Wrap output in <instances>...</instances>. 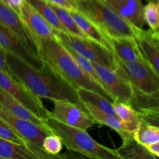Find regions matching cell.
Masks as SVG:
<instances>
[{"label":"cell","mask_w":159,"mask_h":159,"mask_svg":"<svg viewBox=\"0 0 159 159\" xmlns=\"http://www.w3.org/2000/svg\"><path fill=\"white\" fill-rule=\"evenodd\" d=\"M6 61L12 75L39 98L69 101L85 110L76 90L44 62L36 68L11 53H6Z\"/></svg>","instance_id":"6da1fadb"},{"label":"cell","mask_w":159,"mask_h":159,"mask_svg":"<svg viewBox=\"0 0 159 159\" xmlns=\"http://www.w3.org/2000/svg\"><path fill=\"white\" fill-rule=\"evenodd\" d=\"M39 57L75 90L84 88L99 93L113 103L114 98L95 82L76 62L68 50L55 37L35 39Z\"/></svg>","instance_id":"7a4b0ae2"},{"label":"cell","mask_w":159,"mask_h":159,"mask_svg":"<svg viewBox=\"0 0 159 159\" xmlns=\"http://www.w3.org/2000/svg\"><path fill=\"white\" fill-rule=\"evenodd\" d=\"M43 121L53 134L60 137L64 145L69 150L93 159H121L116 150L98 143L86 130L66 125L51 117Z\"/></svg>","instance_id":"3957f363"},{"label":"cell","mask_w":159,"mask_h":159,"mask_svg":"<svg viewBox=\"0 0 159 159\" xmlns=\"http://www.w3.org/2000/svg\"><path fill=\"white\" fill-rule=\"evenodd\" d=\"M78 9L93 20L108 37H134L140 29L127 23L106 0H78Z\"/></svg>","instance_id":"277c9868"},{"label":"cell","mask_w":159,"mask_h":159,"mask_svg":"<svg viewBox=\"0 0 159 159\" xmlns=\"http://www.w3.org/2000/svg\"><path fill=\"white\" fill-rule=\"evenodd\" d=\"M54 33V37L62 44L68 47L91 61L106 65L113 70L116 68V56L112 50L107 47L88 37L84 38L56 30Z\"/></svg>","instance_id":"5b68a950"},{"label":"cell","mask_w":159,"mask_h":159,"mask_svg":"<svg viewBox=\"0 0 159 159\" xmlns=\"http://www.w3.org/2000/svg\"><path fill=\"white\" fill-rule=\"evenodd\" d=\"M115 71L140 91L146 93L159 91V75L145 61H124L116 58Z\"/></svg>","instance_id":"8992f818"},{"label":"cell","mask_w":159,"mask_h":159,"mask_svg":"<svg viewBox=\"0 0 159 159\" xmlns=\"http://www.w3.org/2000/svg\"><path fill=\"white\" fill-rule=\"evenodd\" d=\"M0 88L26 107L42 120L49 117L48 112L40 98L34 95L18 79L0 70Z\"/></svg>","instance_id":"52a82bcc"},{"label":"cell","mask_w":159,"mask_h":159,"mask_svg":"<svg viewBox=\"0 0 159 159\" xmlns=\"http://www.w3.org/2000/svg\"><path fill=\"white\" fill-rule=\"evenodd\" d=\"M54 108L48 112L49 117L76 128L87 130L96 122L85 110L67 100H54Z\"/></svg>","instance_id":"ba28073f"},{"label":"cell","mask_w":159,"mask_h":159,"mask_svg":"<svg viewBox=\"0 0 159 159\" xmlns=\"http://www.w3.org/2000/svg\"><path fill=\"white\" fill-rule=\"evenodd\" d=\"M0 117L6 120L29 144L40 148L43 149L42 144L45 137L53 134L50 129L38 125L28 120L14 116L1 105Z\"/></svg>","instance_id":"9c48e42d"},{"label":"cell","mask_w":159,"mask_h":159,"mask_svg":"<svg viewBox=\"0 0 159 159\" xmlns=\"http://www.w3.org/2000/svg\"><path fill=\"white\" fill-rule=\"evenodd\" d=\"M93 64L105 88L113 96L116 102L130 104L134 92L131 84L115 70L96 62H93Z\"/></svg>","instance_id":"30bf717a"},{"label":"cell","mask_w":159,"mask_h":159,"mask_svg":"<svg viewBox=\"0 0 159 159\" xmlns=\"http://www.w3.org/2000/svg\"><path fill=\"white\" fill-rule=\"evenodd\" d=\"M0 23L16 36L33 53L38 55L34 37L20 19L19 14L0 0Z\"/></svg>","instance_id":"8fae6325"},{"label":"cell","mask_w":159,"mask_h":159,"mask_svg":"<svg viewBox=\"0 0 159 159\" xmlns=\"http://www.w3.org/2000/svg\"><path fill=\"white\" fill-rule=\"evenodd\" d=\"M18 14L34 39L54 37V28L26 0L20 6Z\"/></svg>","instance_id":"7c38bea8"},{"label":"cell","mask_w":159,"mask_h":159,"mask_svg":"<svg viewBox=\"0 0 159 159\" xmlns=\"http://www.w3.org/2000/svg\"><path fill=\"white\" fill-rule=\"evenodd\" d=\"M134 38L143 58L159 75V31L138 29Z\"/></svg>","instance_id":"4fadbf2b"},{"label":"cell","mask_w":159,"mask_h":159,"mask_svg":"<svg viewBox=\"0 0 159 159\" xmlns=\"http://www.w3.org/2000/svg\"><path fill=\"white\" fill-rule=\"evenodd\" d=\"M0 48L6 53H11L18 56L30 65L40 68L43 62L38 55L28 49L23 42L14 35L9 30L0 23Z\"/></svg>","instance_id":"5bb4252c"},{"label":"cell","mask_w":159,"mask_h":159,"mask_svg":"<svg viewBox=\"0 0 159 159\" xmlns=\"http://www.w3.org/2000/svg\"><path fill=\"white\" fill-rule=\"evenodd\" d=\"M54 159L43 149L32 144H20L0 138V159Z\"/></svg>","instance_id":"9a60e30c"},{"label":"cell","mask_w":159,"mask_h":159,"mask_svg":"<svg viewBox=\"0 0 159 159\" xmlns=\"http://www.w3.org/2000/svg\"><path fill=\"white\" fill-rule=\"evenodd\" d=\"M110 6L126 20L137 28L144 25V6L141 0H106Z\"/></svg>","instance_id":"2e32d148"},{"label":"cell","mask_w":159,"mask_h":159,"mask_svg":"<svg viewBox=\"0 0 159 159\" xmlns=\"http://www.w3.org/2000/svg\"><path fill=\"white\" fill-rule=\"evenodd\" d=\"M111 50L116 57L124 61L144 60L132 37H109Z\"/></svg>","instance_id":"e0dca14e"},{"label":"cell","mask_w":159,"mask_h":159,"mask_svg":"<svg viewBox=\"0 0 159 159\" xmlns=\"http://www.w3.org/2000/svg\"><path fill=\"white\" fill-rule=\"evenodd\" d=\"M69 12L75 20L76 23L88 38L92 39L111 50L109 37L93 20H90L79 9H71Z\"/></svg>","instance_id":"ac0fdd59"},{"label":"cell","mask_w":159,"mask_h":159,"mask_svg":"<svg viewBox=\"0 0 159 159\" xmlns=\"http://www.w3.org/2000/svg\"><path fill=\"white\" fill-rule=\"evenodd\" d=\"M83 105L87 113L94 120L95 122L110 127L121 137L123 141L133 137L134 134L127 131L124 122L118 116L102 113L100 110L90 106L89 104L83 103Z\"/></svg>","instance_id":"d6986e66"},{"label":"cell","mask_w":159,"mask_h":159,"mask_svg":"<svg viewBox=\"0 0 159 159\" xmlns=\"http://www.w3.org/2000/svg\"><path fill=\"white\" fill-rule=\"evenodd\" d=\"M0 105L2 106L9 113H12L14 116H17V117L28 120L32 121V122L35 123L38 125L48 128L44 121L37 117L32 112L30 111L26 107H24L23 104L18 102L16 99H14L12 96H10L9 93L2 89L1 88H0Z\"/></svg>","instance_id":"ffe728a7"},{"label":"cell","mask_w":159,"mask_h":159,"mask_svg":"<svg viewBox=\"0 0 159 159\" xmlns=\"http://www.w3.org/2000/svg\"><path fill=\"white\" fill-rule=\"evenodd\" d=\"M76 92L82 103L89 104L93 107L107 114L116 116L113 103L99 93L84 88H79Z\"/></svg>","instance_id":"44dd1931"},{"label":"cell","mask_w":159,"mask_h":159,"mask_svg":"<svg viewBox=\"0 0 159 159\" xmlns=\"http://www.w3.org/2000/svg\"><path fill=\"white\" fill-rule=\"evenodd\" d=\"M116 152L121 159H156L148 152L144 146L137 142L133 137L123 141V144L116 149Z\"/></svg>","instance_id":"7402d4cb"},{"label":"cell","mask_w":159,"mask_h":159,"mask_svg":"<svg viewBox=\"0 0 159 159\" xmlns=\"http://www.w3.org/2000/svg\"><path fill=\"white\" fill-rule=\"evenodd\" d=\"M113 105L116 116L124 122L127 131L134 133L140 123V117L137 110L126 102H115Z\"/></svg>","instance_id":"603a6c76"},{"label":"cell","mask_w":159,"mask_h":159,"mask_svg":"<svg viewBox=\"0 0 159 159\" xmlns=\"http://www.w3.org/2000/svg\"><path fill=\"white\" fill-rule=\"evenodd\" d=\"M133 89V97L130 105L137 111L159 109V91L153 93H146L134 87Z\"/></svg>","instance_id":"cb8c5ba5"},{"label":"cell","mask_w":159,"mask_h":159,"mask_svg":"<svg viewBox=\"0 0 159 159\" xmlns=\"http://www.w3.org/2000/svg\"><path fill=\"white\" fill-rule=\"evenodd\" d=\"M54 30L66 32L51 5L45 0H26ZM67 33V32H66Z\"/></svg>","instance_id":"d4e9b609"},{"label":"cell","mask_w":159,"mask_h":159,"mask_svg":"<svg viewBox=\"0 0 159 159\" xmlns=\"http://www.w3.org/2000/svg\"><path fill=\"white\" fill-rule=\"evenodd\" d=\"M50 5H51L52 9L55 12L57 18L59 19L62 26H63L64 29L65 30V31L67 33H68L70 34H72V35L78 36V37H84V38L87 37L86 35L80 29L79 25L76 23L75 19L73 18L71 14L70 13L69 9H65V8L56 6V5L54 4Z\"/></svg>","instance_id":"484cf974"},{"label":"cell","mask_w":159,"mask_h":159,"mask_svg":"<svg viewBox=\"0 0 159 159\" xmlns=\"http://www.w3.org/2000/svg\"><path fill=\"white\" fill-rule=\"evenodd\" d=\"M133 138L137 142L143 146L158 142L159 141V128L158 126L140 121L138 128L134 133Z\"/></svg>","instance_id":"4316f807"},{"label":"cell","mask_w":159,"mask_h":159,"mask_svg":"<svg viewBox=\"0 0 159 159\" xmlns=\"http://www.w3.org/2000/svg\"><path fill=\"white\" fill-rule=\"evenodd\" d=\"M64 47L68 50V52H69L70 54H71V55L74 57V59L76 61V62L79 64V66L82 68V69L83 70V71H85V72L86 73V74L88 75L89 76V77L91 78L95 82L99 84L100 86H102V88L105 89L107 90V89H106L105 86H104L103 83H102V80H101L100 77H99V75H98L97 71H96L93 62H92L90 60H89V59H87L86 57H83V56L81 55V54H78L77 52L73 51L72 49H71V48H68V47L65 46V45H64Z\"/></svg>","instance_id":"83f0119b"},{"label":"cell","mask_w":159,"mask_h":159,"mask_svg":"<svg viewBox=\"0 0 159 159\" xmlns=\"http://www.w3.org/2000/svg\"><path fill=\"white\" fill-rule=\"evenodd\" d=\"M144 20L150 29L158 30L159 28V3L149 2L144 6Z\"/></svg>","instance_id":"f1b7e54d"},{"label":"cell","mask_w":159,"mask_h":159,"mask_svg":"<svg viewBox=\"0 0 159 159\" xmlns=\"http://www.w3.org/2000/svg\"><path fill=\"white\" fill-rule=\"evenodd\" d=\"M0 138L16 144H30L1 117H0Z\"/></svg>","instance_id":"f546056e"},{"label":"cell","mask_w":159,"mask_h":159,"mask_svg":"<svg viewBox=\"0 0 159 159\" xmlns=\"http://www.w3.org/2000/svg\"><path fill=\"white\" fill-rule=\"evenodd\" d=\"M42 148L49 155L56 156L59 158H65V156L58 155L61 151L62 150L63 143L60 137L57 136V134H52L45 137L42 144Z\"/></svg>","instance_id":"4dcf8cb0"},{"label":"cell","mask_w":159,"mask_h":159,"mask_svg":"<svg viewBox=\"0 0 159 159\" xmlns=\"http://www.w3.org/2000/svg\"><path fill=\"white\" fill-rule=\"evenodd\" d=\"M50 4H54L67 9H78V0H45Z\"/></svg>","instance_id":"1f68e13d"},{"label":"cell","mask_w":159,"mask_h":159,"mask_svg":"<svg viewBox=\"0 0 159 159\" xmlns=\"http://www.w3.org/2000/svg\"><path fill=\"white\" fill-rule=\"evenodd\" d=\"M0 70L5 71V72H6L7 74L10 75L12 77H14V76L12 75V72H11L10 69H9V66H8L7 61H6V52L4 50L2 49L1 48H0Z\"/></svg>","instance_id":"d6a6232c"},{"label":"cell","mask_w":159,"mask_h":159,"mask_svg":"<svg viewBox=\"0 0 159 159\" xmlns=\"http://www.w3.org/2000/svg\"><path fill=\"white\" fill-rule=\"evenodd\" d=\"M145 148L147 149L148 152L150 154H152L153 156H155V158H158L159 157V141L158 142L152 143V144H147V145L144 146Z\"/></svg>","instance_id":"836d02e7"},{"label":"cell","mask_w":159,"mask_h":159,"mask_svg":"<svg viewBox=\"0 0 159 159\" xmlns=\"http://www.w3.org/2000/svg\"><path fill=\"white\" fill-rule=\"evenodd\" d=\"M24 0H6V4L18 13L19 9Z\"/></svg>","instance_id":"e575fe53"},{"label":"cell","mask_w":159,"mask_h":159,"mask_svg":"<svg viewBox=\"0 0 159 159\" xmlns=\"http://www.w3.org/2000/svg\"><path fill=\"white\" fill-rule=\"evenodd\" d=\"M146 1H148L149 2H158L159 0H146Z\"/></svg>","instance_id":"d590c367"},{"label":"cell","mask_w":159,"mask_h":159,"mask_svg":"<svg viewBox=\"0 0 159 159\" xmlns=\"http://www.w3.org/2000/svg\"><path fill=\"white\" fill-rule=\"evenodd\" d=\"M1 1L4 2H5V3H6V0H1Z\"/></svg>","instance_id":"8d00e7d4"}]
</instances>
